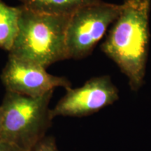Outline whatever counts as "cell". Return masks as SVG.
Segmentation results:
<instances>
[{"instance_id":"cell-1","label":"cell","mask_w":151,"mask_h":151,"mask_svg":"<svg viewBox=\"0 0 151 151\" xmlns=\"http://www.w3.org/2000/svg\"><path fill=\"white\" fill-rule=\"evenodd\" d=\"M101 50L127 77L132 91L145 82L150 42V0H124Z\"/></svg>"},{"instance_id":"cell-2","label":"cell","mask_w":151,"mask_h":151,"mask_svg":"<svg viewBox=\"0 0 151 151\" xmlns=\"http://www.w3.org/2000/svg\"><path fill=\"white\" fill-rule=\"evenodd\" d=\"M20 6L18 32L9 55L45 68L69 60L66 35L71 16L41 14Z\"/></svg>"},{"instance_id":"cell-3","label":"cell","mask_w":151,"mask_h":151,"mask_svg":"<svg viewBox=\"0 0 151 151\" xmlns=\"http://www.w3.org/2000/svg\"><path fill=\"white\" fill-rule=\"evenodd\" d=\"M53 91L37 97L6 91L0 105V139L30 151L46 137L52 124L49 104Z\"/></svg>"},{"instance_id":"cell-4","label":"cell","mask_w":151,"mask_h":151,"mask_svg":"<svg viewBox=\"0 0 151 151\" xmlns=\"http://www.w3.org/2000/svg\"><path fill=\"white\" fill-rule=\"evenodd\" d=\"M122 10V4L98 0L77 10L69 19L66 35L68 59L92 54Z\"/></svg>"},{"instance_id":"cell-5","label":"cell","mask_w":151,"mask_h":151,"mask_svg":"<svg viewBox=\"0 0 151 151\" xmlns=\"http://www.w3.org/2000/svg\"><path fill=\"white\" fill-rule=\"evenodd\" d=\"M119 99V91L108 75L93 77L83 86L67 88L65 95L50 110L52 118L58 116H88L113 104Z\"/></svg>"},{"instance_id":"cell-6","label":"cell","mask_w":151,"mask_h":151,"mask_svg":"<svg viewBox=\"0 0 151 151\" xmlns=\"http://www.w3.org/2000/svg\"><path fill=\"white\" fill-rule=\"evenodd\" d=\"M46 69L38 64L9 55L0 78L6 91L31 97H41L59 87L65 90L71 88V82L67 78L50 74Z\"/></svg>"},{"instance_id":"cell-7","label":"cell","mask_w":151,"mask_h":151,"mask_svg":"<svg viewBox=\"0 0 151 151\" xmlns=\"http://www.w3.org/2000/svg\"><path fill=\"white\" fill-rule=\"evenodd\" d=\"M22 6L36 12L71 16L79 9L98 0H20Z\"/></svg>"},{"instance_id":"cell-8","label":"cell","mask_w":151,"mask_h":151,"mask_svg":"<svg viewBox=\"0 0 151 151\" xmlns=\"http://www.w3.org/2000/svg\"><path fill=\"white\" fill-rule=\"evenodd\" d=\"M20 6H11L0 0V48L9 52L18 32Z\"/></svg>"},{"instance_id":"cell-9","label":"cell","mask_w":151,"mask_h":151,"mask_svg":"<svg viewBox=\"0 0 151 151\" xmlns=\"http://www.w3.org/2000/svg\"><path fill=\"white\" fill-rule=\"evenodd\" d=\"M30 151H59L56 145L55 139L51 136L43 138Z\"/></svg>"},{"instance_id":"cell-10","label":"cell","mask_w":151,"mask_h":151,"mask_svg":"<svg viewBox=\"0 0 151 151\" xmlns=\"http://www.w3.org/2000/svg\"><path fill=\"white\" fill-rule=\"evenodd\" d=\"M0 151H22L14 145L0 139Z\"/></svg>"},{"instance_id":"cell-11","label":"cell","mask_w":151,"mask_h":151,"mask_svg":"<svg viewBox=\"0 0 151 151\" xmlns=\"http://www.w3.org/2000/svg\"><path fill=\"white\" fill-rule=\"evenodd\" d=\"M1 109H0V126H1Z\"/></svg>"}]
</instances>
